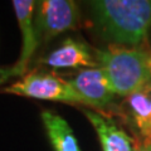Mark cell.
<instances>
[{
    "label": "cell",
    "mask_w": 151,
    "mask_h": 151,
    "mask_svg": "<svg viewBox=\"0 0 151 151\" xmlns=\"http://www.w3.org/2000/svg\"><path fill=\"white\" fill-rule=\"evenodd\" d=\"M93 28L111 44H142L151 29V0L89 1Z\"/></svg>",
    "instance_id": "cell-1"
},
{
    "label": "cell",
    "mask_w": 151,
    "mask_h": 151,
    "mask_svg": "<svg viewBox=\"0 0 151 151\" xmlns=\"http://www.w3.org/2000/svg\"><path fill=\"white\" fill-rule=\"evenodd\" d=\"M94 55L116 96L127 97L151 82L146 45L127 48L110 44L107 49H94Z\"/></svg>",
    "instance_id": "cell-2"
},
{
    "label": "cell",
    "mask_w": 151,
    "mask_h": 151,
    "mask_svg": "<svg viewBox=\"0 0 151 151\" xmlns=\"http://www.w3.org/2000/svg\"><path fill=\"white\" fill-rule=\"evenodd\" d=\"M1 92L37 100L81 103V100L70 87L68 79L59 77L55 73L39 69L25 73L19 81L4 87Z\"/></svg>",
    "instance_id": "cell-3"
},
{
    "label": "cell",
    "mask_w": 151,
    "mask_h": 151,
    "mask_svg": "<svg viewBox=\"0 0 151 151\" xmlns=\"http://www.w3.org/2000/svg\"><path fill=\"white\" fill-rule=\"evenodd\" d=\"M79 25V10L73 0H42L35 1L34 28L38 40L48 42L64 32Z\"/></svg>",
    "instance_id": "cell-4"
},
{
    "label": "cell",
    "mask_w": 151,
    "mask_h": 151,
    "mask_svg": "<svg viewBox=\"0 0 151 151\" xmlns=\"http://www.w3.org/2000/svg\"><path fill=\"white\" fill-rule=\"evenodd\" d=\"M70 87L77 93L82 105L105 110L115 100V92L101 67L81 69L73 78L68 79Z\"/></svg>",
    "instance_id": "cell-5"
},
{
    "label": "cell",
    "mask_w": 151,
    "mask_h": 151,
    "mask_svg": "<svg viewBox=\"0 0 151 151\" xmlns=\"http://www.w3.org/2000/svg\"><path fill=\"white\" fill-rule=\"evenodd\" d=\"M50 68H96L98 63L91 48L83 40L68 37L40 60Z\"/></svg>",
    "instance_id": "cell-6"
},
{
    "label": "cell",
    "mask_w": 151,
    "mask_h": 151,
    "mask_svg": "<svg viewBox=\"0 0 151 151\" xmlns=\"http://www.w3.org/2000/svg\"><path fill=\"white\" fill-rule=\"evenodd\" d=\"M13 8L22 33V50L18 62L13 65L18 77H23L27 73L28 65L39 47V40L34 28V10L35 1L33 0H14Z\"/></svg>",
    "instance_id": "cell-7"
},
{
    "label": "cell",
    "mask_w": 151,
    "mask_h": 151,
    "mask_svg": "<svg viewBox=\"0 0 151 151\" xmlns=\"http://www.w3.org/2000/svg\"><path fill=\"white\" fill-rule=\"evenodd\" d=\"M84 116L91 122L100 139L102 151H135L134 141L126 132L116 125L111 117L100 112L83 110Z\"/></svg>",
    "instance_id": "cell-8"
},
{
    "label": "cell",
    "mask_w": 151,
    "mask_h": 151,
    "mask_svg": "<svg viewBox=\"0 0 151 151\" xmlns=\"http://www.w3.org/2000/svg\"><path fill=\"white\" fill-rule=\"evenodd\" d=\"M42 121L54 151H82L69 124L50 110L42 111Z\"/></svg>",
    "instance_id": "cell-9"
},
{
    "label": "cell",
    "mask_w": 151,
    "mask_h": 151,
    "mask_svg": "<svg viewBox=\"0 0 151 151\" xmlns=\"http://www.w3.org/2000/svg\"><path fill=\"white\" fill-rule=\"evenodd\" d=\"M13 77H18V73L14 67H0V84L5 83L8 79Z\"/></svg>",
    "instance_id": "cell-10"
},
{
    "label": "cell",
    "mask_w": 151,
    "mask_h": 151,
    "mask_svg": "<svg viewBox=\"0 0 151 151\" xmlns=\"http://www.w3.org/2000/svg\"><path fill=\"white\" fill-rule=\"evenodd\" d=\"M145 45H146V49H147V53H149V59H150V68H151V47H150L149 44H146V43H145Z\"/></svg>",
    "instance_id": "cell-11"
},
{
    "label": "cell",
    "mask_w": 151,
    "mask_h": 151,
    "mask_svg": "<svg viewBox=\"0 0 151 151\" xmlns=\"http://www.w3.org/2000/svg\"><path fill=\"white\" fill-rule=\"evenodd\" d=\"M135 151H151V149H144V147H136V150Z\"/></svg>",
    "instance_id": "cell-12"
}]
</instances>
